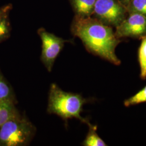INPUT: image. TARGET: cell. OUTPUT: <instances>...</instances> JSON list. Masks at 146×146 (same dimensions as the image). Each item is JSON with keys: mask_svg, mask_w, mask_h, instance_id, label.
<instances>
[{"mask_svg": "<svg viewBox=\"0 0 146 146\" xmlns=\"http://www.w3.org/2000/svg\"><path fill=\"white\" fill-rule=\"evenodd\" d=\"M8 15L0 19V42L8 38L11 34V25L8 20Z\"/></svg>", "mask_w": 146, "mask_h": 146, "instance_id": "14", "label": "cell"}, {"mask_svg": "<svg viewBox=\"0 0 146 146\" xmlns=\"http://www.w3.org/2000/svg\"><path fill=\"white\" fill-rule=\"evenodd\" d=\"M144 102H146V86L134 95L125 100L124 105L128 107Z\"/></svg>", "mask_w": 146, "mask_h": 146, "instance_id": "13", "label": "cell"}, {"mask_svg": "<svg viewBox=\"0 0 146 146\" xmlns=\"http://www.w3.org/2000/svg\"><path fill=\"white\" fill-rule=\"evenodd\" d=\"M71 29L73 35L82 41L89 52L115 65L121 64V60L115 53V49L121 40L115 35L111 27L91 16H75Z\"/></svg>", "mask_w": 146, "mask_h": 146, "instance_id": "1", "label": "cell"}, {"mask_svg": "<svg viewBox=\"0 0 146 146\" xmlns=\"http://www.w3.org/2000/svg\"><path fill=\"white\" fill-rule=\"evenodd\" d=\"M128 13H138L146 16V0H131L127 8Z\"/></svg>", "mask_w": 146, "mask_h": 146, "instance_id": "12", "label": "cell"}, {"mask_svg": "<svg viewBox=\"0 0 146 146\" xmlns=\"http://www.w3.org/2000/svg\"><path fill=\"white\" fill-rule=\"evenodd\" d=\"M115 35L118 38L132 37L142 38L146 35V16L130 13L116 27Z\"/></svg>", "mask_w": 146, "mask_h": 146, "instance_id": "6", "label": "cell"}, {"mask_svg": "<svg viewBox=\"0 0 146 146\" xmlns=\"http://www.w3.org/2000/svg\"><path fill=\"white\" fill-rule=\"evenodd\" d=\"M20 115L16 108L15 102L8 100H0V127L7 121Z\"/></svg>", "mask_w": 146, "mask_h": 146, "instance_id": "7", "label": "cell"}, {"mask_svg": "<svg viewBox=\"0 0 146 146\" xmlns=\"http://www.w3.org/2000/svg\"><path fill=\"white\" fill-rule=\"evenodd\" d=\"M138 60L140 68L141 79L146 78V35L142 38L140 46L138 51Z\"/></svg>", "mask_w": 146, "mask_h": 146, "instance_id": "11", "label": "cell"}, {"mask_svg": "<svg viewBox=\"0 0 146 146\" xmlns=\"http://www.w3.org/2000/svg\"><path fill=\"white\" fill-rule=\"evenodd\" d=\"M117 1L120 2L122 5L124 6L125 8L127 9V7L129 5L131 0H117Z\"/></svg>", "mask_w": 146, "mask_h": 146, "instance_id": "16", "label": "cell"}, {"mask_svg": "<svg viewBox=\"0 0 146 146\" xmlns=\"http://www.w3.org/2000/svg\"><path fill=\"white\" fill-rule=\"evenodd\" d=\"M11 9V5H5L0 9V19H1L3 16L8 15L9 11Z\"/></svg>", "mask_w": 146, "mask_h": 146, "instance_id": "15", "label": "cell"}, {"mask_svg": "<svg viewBox=\"0 0 146 146\" xmlns=\"http://www.w3.org/2000/svg\"><path fill=\"white\" fill-rule=\"evenodd\" d=\"M37 33L42 41L41 61L47 70L51 72L55 60L62 49L64 43L69 41L56 36L43 28H40Z\"/></svg>", "mask_w": 146, "mask_h": 146, "instance_id": "5", "label": "cell"}, {"mask_svg": "<svg viewBox=\"0 0 146 146\" xmlns=\"http://www.w3.org/2000/svg\"><path fill=\"white\" fill-rule=\"evenodd\" d=\"M75 16L87 17L93 15L96 0H70Z\"/></svg>", "mask_w": 146, "mask_h": 146, "instance_id": "8", "label": "cell"}, {"mask_svg": "<svg viewBox=\"0 0 146 146\" xmlns=\"http://www.w3.org/2000/svg\"><path fill=\"white\" fill-rule=\"evenodd\" d=\"M87 101L82 95L64 92L56 84H52L49 90L47 111L64 120L75 118L89 125L91 123L88 120L81 115L83 106Z\"/></svg>", "mask_w": 146, "mask_h": 146, "instance_id": "2", "label": "cell"}, {"mask_svg": "<svg viewBox=\"0 0 146 146\" xmlns=\"http://www.w3.org/2000/svg\"><path fill=\"white\" fill-rule=\"evenodd\" d=\"M127 13V9L117 0H96L93 15L104 25L116 28L125 19Z\"/></svg>", "mask_w": 146, "mask_h": 146, "instance_id": "4", "label": "cell"}, {"mask_svg": "<svg viewBox=\"0 0 146 146\" xmlns=\"http://www.w3.org/2000/svg\"><path fill=\"white\" fill-rule=\"evenodd\" d=\"M0 100L15 102V94L11 84L7 81L0 70Z\"/></svg>", "mask_w": 146, "mask_h": 146, "instance_id": "10", "label": "cell"}, {"mask_svg": "<svg viewBox=\"0 0 146 146\" xmlns=\"http://www.w3.org/2000/svg\"><path fill=\"white\" fill-rule=\"evenodd\" d=\"M36 128L26 116H19L0 127V146H24L33 139Z\"/></svg>", "mask_w": 146, "mask_h": 146, "instance_id": "3", "label": "cell"}, {"mask_svg": "<svg viewBox=\"0 0 146 146\" xmlns=\"http://www.w3.org/2000/svg\"><path fill=\"white\" fill-rule=\"evenodd\" d=\"M89 131L83 142L85 146H106L107 144L96 133L97 126L90 125H88Z\"/></svg>", "mask_w": 146, "mask_h": 146, "instance_id": "9", "label": "cell"}]
</instances>
